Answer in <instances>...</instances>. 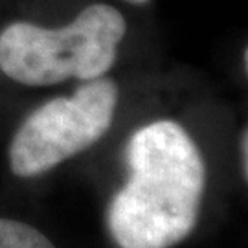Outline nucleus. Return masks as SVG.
I'll list each match as a JSON object with an SVG mask.
<instances>
[{
    "instance_id": "nucleus-1",
    "label": "nucleus",
    "mask_w": 248,
    "mask_h": 248,
    "mask_svg": "<svg viewBox=\"0 0 248 248\" xmlns=\"http://www.w3.org/2000/svg\"><path fill=\"white\" fill-rule=\"evenodd\" d=\"M129 177L112 197L107 226L120 248H171L199 221L206 166L197 143L173 120L138 127L125 145Z\"/></svg>"
},
{
    "instance_id": "nucleus-2",
    "label": "nucleus",
    "mask_w": 248,
    "mask_h": 248,
    "mask_svg": "<svg viewBox=\"0 0 248 248\" xmlns=\"http://www.w3.org/2000/svg\"><path fill=\"white\" fill-rule=\"evenodd\" d=\"M127 31L122 9L108 2L52 15L46 0H8L0 9V76L26 89L98 79L114 68Z\"/></svg>"
},
{
    "instance_id": "nucleus-3",
    "label": "nucleus",
    "mask_w": 248,
    "mask_h": 248,
    "mask_svg": "<svg viewBox=\"0 0 248 248\" xmlns=\"http://www.w3.org/2000/svg\"><path fill=\"white\" fill-rule=\"evenodd\" d=\"M120 87L110 78L79 83L72 94L53 96L18 124L8 145V164L18 178H33L81 155L114 122Z\"/></svg>"
},
{
    "instance_id": "nucleus-4",
    "label": "nucleus",
    "mask_w": 248,
    "mask_h": 248,
    "mask_svg": "<svg viewBox=\"0 0 248 248\" xmlns=\"http://www.w3.org/2000/svg\"><path fill=\"white\" fill-rule=\"evenodd\" d=\"M0 248H55L45 233L26 222L0 217Z\"/></svg>"
},
{
    "instance_id": "nucleus-5",
    "label": "nucleus",
    "mask_w": 248,
    "mask_h": 248,
    "mask_svg": "<svg viewBox=\"0 0 248 248\" xmlns=\"http://www.w3.org/2000/svg\"><path fill=\"white\" fill-rule=\"evenodd\" d=\"M241 155H243V169H245V177L248 182V129L243 133L241 138Z\"/></svg>"
},
{
    "instance_id": "nucleus-6",
    "label": "nucleus",
    "mask_w": 248,
    "mask_h": 248,
    "mask_svg": "<svg viewBox=\"0 0 248 248\" xmlns=\"http://www.w3.org/2000/svg\"><path fill=\"white\" fill-rule=\"evenodd\" d=\"M125 2H129L133 6H145V4H149L151 0H125Z\"/></svg>"
},
{
    "instance_id": "nucleus-7",
    "label": "nucleus",
    "mask_w": 248,
    "mask_h": 248,
    "mask_svg": "<svg viewBox=\"0 0 248 248\" xmlns=\"http://www.w3.org/2000/svg\"><path fill=\"white\" fill-rule=\"evenodd\" d=\"M245 70H247V74H248V48L245 50Z\"/></svg>"
}]
</instances>
